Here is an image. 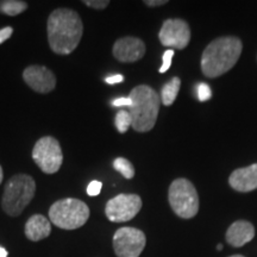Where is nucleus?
Listing matches in <instances>:
<instances>
[{"label":"nucleus","instance_id":"nucleus-9","mask_svg":"<svg viewBox=\"0 0 257 257\" xmlns=\"http://www.w3.org/2000/svg\"><path fill=\"white\" fill-rule=\"evenodd\" d=\"M142 208V199L137 194H118L105 206V214L113 223H125L134 219Z\"/></svg>","mask_w":257,"mask_h":257},{"label":"nucleus","instance_id":"nucleus-23","mask_svg":"<svg viewBox=\"0 0 257 257\" xmlns=\"http://www.w3.org/2000/svg\"><path fill=\"white\" fill-rule=\"evenodd\" d=\"M101 188H102L101 182L94 180V181H92L91 184L87 186V194L89 197H96V195L100 194Z\"/></svg>","mask_w":257,"mask_h":257},{"label":"nucleus","instance_id":"nucleus-2","mask_svg":"<svg viewBox=\"0 0 257 257\" xmlns=\"http://www.w3.org/2000/svg\"><path fill=\"white\" fill-rule=\"evenodd\" d=\"M239 38L224 36L212 41L201 56V70L207 78H218L232 68L242 54Z\"/></svg>","mask_w":257,"mask_h":257},{"label":"nucleus","instance_id":"nucleus-10","mask_svg":"<svg viewBox=\"0 0 257 257\" xmlns=\"http://www.w3.org/2000/svg\"><path fill=\"white\" fill-rule=\"evenodd\" d=\"M159 38L162 46L184 49L191 41V29L182 19H167L161 28Z\"/></svg>","mask_w":257,"mask_h":257},{"label":"nucleus","instance_id":"nucleus-7","mask_svg":"<svg viewBox=\"0 0 257 257\" xmlns=\"http://www.w3.org/2000/svg\"><path fill=\"white\" fill-rule=\"evenodd\" d=\"M32 159L38 168L46 174H55L63 162V154L56 138L42 137L32 149Z\"/></svg>","mask_w":257,"mask_h":257},{"label":"nucleus","instance_id":"nucleus-6","mask_svg":"<svg viewBox=\"0 0 257 257\" xmlns=\"http://www.w3.org/2000/svg\"><path fill=\"white\" fill-rule=\"evenodd\" d=\"M168 199L176 216L191 219L199 211V197L194 185L187 179H176L169 186Z\"/></svg>","mask_w":257,"mask_h":257},{"label":"nucleus","instance_id":"nucleus-24","mask_svg":"<svg viewBox=\"0 0 257 257\" xmlns=\"http://www.w3.org/2000/svg\"><path fill=\"white\" fill-rule=\"evenodd\" d=\"M12 34H14V29L11 27H6L4 29H2V30H0V44H3L5 41H8L9 38L12 36Z\"/></svg>","mask_w":257,"mask_h":257},{"label":"nucleus","instance_id":"nucleus-29","mask_svg":"<svg viewBox=\"0 0 257 257\" xmlns=\"http://www.w3.org/2000/svg\"><path fill=\"white\" fill-rule=\"evenodd\" d=\"M3 179H4V173H3V168H2V166H0V185H2Z\"/></svg>","mask_w":257,"mask_h":257},{"label":"nucleus","instance_id":"nucleus-13","mask_svg":"<svg viewBox=\"0 0 257 257\" xmlns=\"http://www.w3.org/2000/svg\"><path fill=\"white\" fill-rule=\"evenodd\" d=\"M229 184L237 192H251L257 189V163L236 169L229 178Z\"/></svg>","mask_w":257,"mask_h":257},{"label":"nucleus","instance_id":"nucleus-28","mask_svg":"<svg viewBox=\"0 0 257 257\" xmlns=\"http://www.w3.org/2000/svg\"><path fill=\"white\" fill-rule=\"evenodd\" d=\"M0 257H8V251H6V249L2 248V246H0Z\"/></svg>","mask_w":257,"mask_h":257},{"label":"nucleus","instance_id":"nucleus-31","mask_svg":"<svg viewBox=\"0 0 257 257\" xmlns=\"http://www.w3.org/2000/svg\"><path fill=\"white\" fill-rule=\"evenodd\" d=\"M230 257H244L242 255H233V256H230Z\"/></svg>","mask_w":257,"mask_h":257},{"label":"nucleus","instance_id":"nucleus-30","mask_svg":"<svg viewBox=\"0 0 257 257\" xmlns=\"http://www.w3.org/2000/svg\"><path fill=\"white\" fill-rule=\"evenodd\" d=\"M217 250H223V245H221V244H218Z\"/></svg>","mask_w":257,"mask_h":257},{"label":"nucleus","instance_id":"nucleus-25","mask_svg":"<svg viewBox=\"0 0 257 257\" xmlns=\"http://www.w3.org/2000/svg\"><path fill=\"white\" fill-rule=\"evenodd\" d=\"M105 81L108 83V85H114V83H119L124 81V76L120 75V74H115V75L107 76L105 79Z\"/></svg>","mask_w":257,"mask_h":257},{"label":"nucleus","instance_id":"nucleus-14","mask_svg":"<svg viewBox=\"0 0 257 257\" xmlns=\"http://www.w3.org/2000/svg\"><path fill=\"white\" fill-rule=\"evenodd\" d=\"M255 237V227L250 221L237 220L226 231V242L234 248H240L251 242Z\"/></svg>","mask_w":257,"mask_h":257},{"label":"nucleus","instance_id":"nucleus-11","mask_svg":"<svg viewBox=\"0 0 257 257\" xmlns=\"http://www.w3.org/2000/svg\"><path fill=\"white\" fill-rule=\"evenodd\" d=\"M23 79L32 91L47 94L56 87V76L49 68L32 64L24 69Z\"/></svg>","mask_w":257,"mask_h":257},{"label":"nucleus","instance_id":"nucleus-12","mask_svg":"<svg viewBox=\"0 0 257 257\" xmlns=\"http://www.w3.org/2000/svg\"><path fill=\"white\" fill-rule=\"evenodd\" d=\"M112 53L120 62H136L146 54V44L141 38L126 36L115 42Z\"/></svg>","mask_w":257,"mask_h":257},{"label":"nucleus","instance_id":"nucleus-15","mask_svg":"<svg viewBox=\"0 0 257 257\" xmlns=\"http://www.w3.org/2000/svg\"><path fill=\"white\" fill-rule=\"evenodd\" d=\"M51 223L42 214H34L25 224V236L32 242H38L50 236Z\"/></svg>","mask_w":257,"mask_h":257},{"label":"nucleus","instance_id":"nucleus-20","mask_svg":"<svg viewBox=\"0 0 257 257\" xmlns=\"http://www.w3.org/2000/svg\"><path fill=\"white\" fill-rule=\"evenodd\" d=\"M195 91H197V96L200 101H206L208 99H211L212 91H211V87L207 85V83H204V82L198 83Z\"/></svg>","mask_w":257,"mask_h":257},{"label":"nucleus","instance_id":"nucleus-21","mask_svg":"<svg viewBox=\"0 0 257 257\" xmlns=\"http://www.w3.org/2000/svg\"><path fill=\"white\" fill-rule=\"evenodd\" d=\"M173 57H174V50L173 49H168L165 51V54H163V62H162V67H161L159 72L162 74V73H166L167 70L170 68V66H172V60Z\"/></svg>","mask_w":257,"mask_h":257},{"label":"nucleus","instance_id":"nucleus-22","mask_svg":"<svg viewBox=\"0 0 257 257\" xmlns=\"http://www.w3.org/2000/svg\"><path fill=\"white\" fill-rule=\"evenodd\" d=\"M83 4L91 9H95V10H104L110 5V2L108 0H85L82 2Z\"/></svg>","mask_w":257,"mask_h":257},{"label":"nucleus","instance_id":"nucleus-19","mask_svg":"<svg viewBox=\"0 0 257 257\" xmlns=\"http://www.w3.org/2000/svg\"><path fill=\"white\" fill-rule=\"evenodd\" d=\"M115 126H117V130L119 131L120 134H125L128 130V127L131 126V115L126 110H120L115 114L114 119Z\"/></svg>","mask_w":257,"mask_h":257},{"label":"nucleus","instance_id":"nucleus-18","mask_svg":"<svg viewBox=\"0 0 257 257\" xmlns=\"http://www.w3.org/2000/svg\"><path fill=\"white\" fill-rule=\"evenodd\" d=\"M113 167L114 169L118 170L125 179L130 180L135 176V168L133 163L128 160L124 159V157H117V159L113 161Z\"/></svg>","mask_w":257,"mask_h":257},{"label":"nucleus","instance_id":"nucleus-3","mask_svg":"<svg viewBox=\"0 0 257 257\" xmlns=\"http://www.w3.org/2000/svg\"><path fill=\"white\" fill-rule=\"evenodd\" d=\"M131 106V126L137 133H148L155 126L159 117L161 98L155 89L147 85L135 87L128 95Z\"/></svg>","mask_w":257,"mask_h":257},{"label":"nucleus","instance_id":"nucleus-1","mask_svg":"<svg viewBox=\"0 0 257 257\" xmlns=\"http://www.w3.org/2000/svg\"><path fill=\"white\" fill-rule=\"evenodd\" d=\"M47 32L50 49L57 55H69L81 41L82 19L72 9H56L48 18Z\"/></svg>","mask_w":257,"mask_h":257},{"label":"nucleus","instance_id":"nucleus-27","mask_svg":"<svg viewBox=\"0 0 257 257\" xmlns=\"http://www.w3.org/2000/svg\"><path fill=\"white\" fill-rule=\"evenodd\" d=\"M144 4L150 6V8H155V6H162L168 4V0H146Z\"/></svg>","mask_w":257,"mask_h":257},{"label":"nucleus","instance_id":"nucleus-4","mask_svg":"<svg viewBox=\"0 0 257 257\" xmlns=\"http://www.w3.org/2000/svg\"><path fill=\"white\" fill-rule=\"evenodd\" d=\"M36 193V182L28 174L12 176L5 186L2 198V207L10 217L21 216Z\"/></svg>","mask_w":257,"mask_h":257},{"label":"nucleus","instance_id":"nucleus-17","mask_svg":"<svg viewBox=\"0 0 257 257\" xmlns=\"http://www.w3.org/2000/svg\"><path fill=\"white\" fill-rule=\"evenodd\" d=\"M28 9V3L22 0H5L0 3V12L6 16H18Z\"/></svg>","mask_w":257,"mask_h":257},{"label":"nucleus","instance_id":"nucleus-8","mask_svg":"<svg viewBox=\"0 0 257 257\" xmlns=\"http://www.w3.org/2000/svg\"><path fill=\"white\" fill-rule=\"evenodd\" d=\"M146 244V234L136 227H120L113 234V250L117 257H140Z\"/></svg>","mask_w":257,"mask_h":257},{"label":"nucleus","instance_id":"nucleus-16","mask_svg":"<svg viewBox=\"0 0 257 257\" xmlns=\"http://www.w3.org/2000/svg\"><path fill=\"white\" fill-rule=\"evenodd\" d=\"M180 86H181V81H180V79L176 78V76L163 85L160 94L161 101H162L163 105L170 106L174 104L176 96L179 94Z\"/></svg>","mask_w":257,"mask_h":257},{"label":"nucleus","instance_id":"nucleus-5","mask_svg":"<svg viewBox=\"0 0 257 257\" xmlns=\"http://www.w3.org/2000/svg\"><path fill=\"white\" fill-rule=\"evenodd\" d=\"M89 207L85 202L75 198L61 199L49 208L51 224L62 230H76L87 223Z\"/></svg>","mask_w":257,"mask_h":257},{"label":"nucleus","instance_id":"nucleus-26","mask_svg":"<svg viewBox=\"0 0 257 257\" xmlns=\"http://www.w3.org/2000/svg\"><path fill=\"white\" fill-rule=\"evenodd\" d=\"M112 105L117 106V107H120V106H127V107H130L131 100H130V98H118V99H115V100H113Z\"/></svg>","mask_w":257,"mask_h":257}]
</instances>
